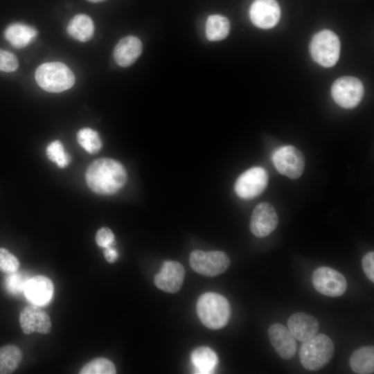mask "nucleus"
Masks as SVG:
<instances>
[{"mask_svg":"<svg viewBox=\"0 0 374 374\" xmlns=\"http://www.w3.org/2000/svg\"><path fill=\"white\" fill-rule=\"evenodd\" d=\"M87 184L94 193L109 195L118 192L126 183L127 172L119 161L109 158L93 161L87 168Z\"/></svg>","mask_w":374,"mask_h":374,"instance_id":"nucleus-1","label":"nucleus"},{"mask_svg":"<svg viewBox=\"0 0 374 374\" xmlns=\"http://www.w3.org/2000/svg\"><path fill=\"white\" fill-rule=\"evenodd\" d=\"M197 313L206 327L217 330L228 323L231 309L228 300L224 296L215 292H206L198 299Z\"/></svg>","mask_w":374,"mask_h":374,"instance_id":"nucleus-2","label":"nucleus"},{"mask_svg":"<svg viewBox=\"0 0 374 374\" xmlns=\"http://www.w3.org/2000/svg\"><path fill=\"white\" fill-rule=\"evenodd\" d=\"M335 346L331 339L325 334H318L303 341L299 350L303 366L309 371H318L332 358Z\"/></svg>","mask_w":374,"mask_h":374,"instance_id":"nucleus-3","label":"nucleus"},{"mask_svg":"<svg viewBox=\"0 0 374 374\" xmlns=\"http://www.w3.org/2000/svg\"><path fill=\"white\" fill-rule=\"evenodd\" d=\"M35 78L42 89L53 93L67 90L75 83L73 73L66 65L59 62L41 64L36 69Z\"/></svg>","mask_w":374,"mask_h":374,"instance_id":"nucleus-4","label":"nucleus"},{"mask_svg":"<svg viewBox=\"0 0 374 374\" xmlns=\"http://www.w3.org/2000/svg\"><path fill=\"white\" fill-rule=\"evenodd\" d=\"M310 50L315 62L324 67H331L339 60L340 42L334 32L323 30L312 37Z\"/></svg>","mask_w":374,"mask_h":374,"instance_id":"nucleus-5","label":"nucleus"},{"mask_svg":"<svg viewBox=\"0 0 374 374\" xmlns=\"http://www.w3.org/2000/svg\"><path fill=\"white\" fill-rule=\"evenodd\" d=\"M190 265L197 273L209 277L218 276L227 270L230 259L224 252L195 250L190 255Z\"/></svg>","mask_w":374,"mask_h":374,"instance_id":"nucleus-6","label":"nucleus"},{"mask_svg":"<svg viewBox=\"0 0 374 374\" xmlns=\"http://www.w3.org/2000/svg\"><path fill=\"white\" fill-rule=\"evenodd\" d=\"M271 160L277 171L290 179L300 177L305 168L303 152L293 145L277 148L272 154Z\"/></svg>","mask_w":374,"mask_h":374,"instance_id":"nucleus-7","label":"nucleus"},{"mask_svg":"<svg viewBox=\"0 0 374 374\" xmlns=\"http://www.w3.org/2000/svg\"><path fill=\"white\" fill-rule=\"evenodd\" d=\"M269 181L267 170L260 166L252 167L242 172L236 179L234 190L243 199H251L262 194Z\"/></svg>","mask_w":374,"mask_h":374,"instance_id":"nucleus-8","label":"nucleus"},{"mask_svg":"<svg viewBox=\"0 0 374 374\" xmlns=\"http://www.w3.org/2000/svg\"><path fill=\"white\" fill-rule=\"evenodd\" d=\"M331 92L333 100L338 105L351 109L355 107L362 100L364 88L357 78L344 76L333 83Z\"/></svg>","mask_w":374,"mask_h":374,"instance_id":"nucleus-9","label":"nucleus"},{"mask_svg":"<svg viewBox=\"0 0 374 374\" xmlns=\"http://www.w3.org/2000/svg\"><path fill=\"white\" fill-rule=\"evenodd\" d=\"M312 282L317 291L331 297L343 295L347 289L345 277L328 267H320L315 269L312 275Z\"/></svg>","mask_w":374,"mask_h":374,"instance_id":"nucleus-10","label":"nucleus"},{"mask_svg":"<svg viewBox=\"0 0 374 374\" xmlns=\"http://www.w3.org/2000/svg\"><path fill=\"white\" fill-rule=\"evenodd\" d=\"M278 217L275 208L268 202L257 204L251 215L249 228L258 238H265L277 227Z\"/></svg>","mask_w":374,"mask_h":374,"instance_id":"nucleus-11","label":"nucleus"},{"mask_svg":"<svg viewBox=\"0 0 374 374\" xmlns=\"http://www.w3.org/2000/svg\"><path fill=\"white\" fill-rule=\"evenodd\" d=\"M280 9L276 0H254L249 8V17L257 27L267 29L279 21Z\"/></svg>","mask_w":374,"mask_h":374,"instance_id":"nucleus-12","label":"nucleus"},{"mask_svg":"<svg viewBox=\"0 0 374 374\" xmlns=\"http://www.w3.org/2000/svg\"><path fill=\"white\" fill-rule=\"evenodd\" d=\"M185 270L177 261H165L160 271L155 275L154 282L160 290L167 293L177 292L184 282Z\"/></svg>","mask_w":374,"mask_h":374,"instance_id":"nucleus-13","label":"nucleus"},{"mask_svg":"<svg viewBox=\"0 0 374 374\" xmlns=\"http://www.w3.org/2000/svg\"><path fill=\"white\" fill-rule=\"evenodd\" d=\"M19 323L25 334H30L33 332L48 334L52 327L48 314L39 306L33 304L25 307L21 310Z\"/></svg>","mask_w":374,"mask_h":374,"instance_id":"nucleus-14","label":"nucleus"},{"mask_svg":"<svg viewBox=\"0 0 374 374\" xmlns=\"http://www.w3.org/2000/svg\"><path fill=\"white\" fill-rule=\"evenodd\" d=\"M269 339L278 355L284 359H292L296 351V341L290 330L281 323L268 329Z\"/></svg>","mask_w":374,"mask_h":374,"instance_id":"nucleus-15","label":"nucleus"},{"mask_svg":"<svg viewBox=\"0 0 374 374\" xmlns=\"http://www.w3.org/2000/svg\"><path fill=\"white\" fill-rule=\"evenodd\" d=\"M53 292L52 281L48 277L41 275L29 278L24 291L27 300L31 304L38 306L47 305L51 301Z\"/></svg>","mask_w":374,"mask_h":374,"instance_id":"nucleus-16","label":"nucleus"},{"mask_svg":"<svg viewBox=\"0 0 374 374\" xmlns=\"http://www.w3.org/2000/svg\"><path fill=\"white\" fill-rule=\"evenodd\" d=\"M287 326L294 338L303 342L315 336L319 329V323L313 316L301 312L290 317Z\"/></svg>","mask_w":374,"mask_h":374,"instance_id":"nucleus-17","label":"nucleus"},{"mask_svg":"<svg viewBox=\"0 0 374 374\" xmlns=\"http://www.w3.org/2000/svg\"><path fill=\"white\" fill-rule=\"evenodd\" d=\"M142 52V43L134 36L121 39L114 48V57L116 63L123 67L132 64Z\"/></svg>","mask_w":374,"mask_h":374,"instance_id":"nucleus-18","label":"nucleus"},{"mask_svg":"<svg viewBox=\"0 0 374 374\" xmlns=\"http://www.w3.org/2000/svg\"><path fill=\"white\" fill-rule=\"evenodd\" d=\"M37 30L21 23H13L5 29L6 39L16 48H21L28 45L36 37Z\"/></svg>","mask_w":374,"mask_h":374,"instance_id":"nucleus-19","label":"nucleus"},{"mask_svg":"<svg viewBox=\"0 0 374 374\" xmlns=\"http://www.w3.org/2000/svg\"><path fill=\"white\" fill-rule=\"evenodd\" d=\"M351 369L358 374H371L374 371V348L361 347L351 354L349 359Z\"/></svg>","mask_w":374,"mask_h":374,"instance_id":"nucleus-20","label":"nucleus"},{"mask_svg":"<svg viewBox=\"0 0 374 374\" xmlns=\"http://www.w3.org/2000/svg\"><path fill=\"white\" fill-rule=\"evenodd\" d=\"M66 31L73 39L80 42H87L91 39L94 33V25L92 19L87 15H75L69 22Z\"/></svg>","mask_w":374,"mask_h":374,"instance_id":"nucleus-21","label":"nucleus"},{"mask_svg":"<svg viewBox=\"0 0 374 374\" xmlns=\"http://www.w3.org/2000/svg\"><path fill=\"white\" fill-rule=\"evenodd\" d=\"M191 362L195 373L208 374L215 371L218 359L216 353L211 348L202 346L193 351Z\"/></svg>","mask_w":374,"mask_h":374,"instance_id":"nucleus-22","label":"nucleus"},{"mask_svg":"<svg viewBox=\"0 0 374 374\" xmlns=\"http://www.w3.org/2000/svg\"><path fill=\"white\" fill-rule=\"evenodd\" d=\"M230 23L227 18L220 15H210L206 23V35L210 41H220L228 35Z\"/></svg>","mask_w":374,"mask_h":374,"instance_id":"nucleus-23","label":"nucleus"},{"mask_svg":"<svg viewBox=\"0 0 374 374\" xmlns=\"http://www.w3.org/2000/svg\"><path fill=\"white\" fill-rule=\"evenodd\" d=\"M22 358L21 350L16 346L0 348V374L12 373L18 367Z\"/></svg>","mask_w":374,"mask_h":374,"instance_id":"nucleus-24","label":"nucleus"},{"mask_svg":"<svg viewBox=\"0 0 374 374\" xmlns=\"http://www.w3.org/2000/svg\"><path fill=\"white\" fill-rule=\"evenodd\" d=\"M77 141L79 145L90 154L98 152L102 148L98 133L89 127L80 129L78 132Z\"/></svg>","mask_w":374,"mask_h":374,"instance_id":"nucleus-25","label":"nucleus"},{"mask_svg":"<svg viewBox=\"0 0 374 374\" xmlns=\"http://www.w3.org/2000/svg\"><path fill=\"white\" fill-rule=\"evenodd\" d=\"M116 373L114 364L106 358H96L86 364L80 369V374H114Z\"/></svg>","mask_w":374,"mask_h":374,"instance_id":"nucleus-26","label":"nucleus"},{"mask_svg":"<svg viewBox=\"0 0 374 374\" xmlns=\"http://www.w3.org/2000/svg\"><path fill=\"white\" fill-rule=\"evenodd\" d=\"M48 159L61 168L66 167L71 162V157L64 150L62 143L55 140L52 141L46 150Z\"/></svg>","mask_w":374,"mask_h":374,"instance_id":"nucleus-27","label":"nucleus"},{"mask_svg":"<svg viewBox=\"0 0 374 374\" xmlns=\"http://www.w3.org/2000/svg\"><path fill=\"white\" fill-rule=\"evenodd\" d=\"M29 277L24 273L17 271L8 273L5 278V287L8 293L18 295L24 291Z\"/></svg>","mask_w":374,"mask_h":374,"instance_id":"nucleus-28","label":"nucleus"},{"mask_svg":"<svg viewBox=\"0 0 374 374\" xmlns=\"http://www.w3.org/2000/svg\"><path fill=\"white\" fill-rule=\"evenodd\" d=\"M18 259L9 251L0 247V271L8 274L18 270Z\"/></svg>","mask_w":374,"mask_h":374,"instance_id":"nucleus-29","label":"nucleus"},{"mask_svg":"<svg viewBox=\"0 0 374 374\" xmlns=\"http://www.w3.org/2000/svg\"><path fill=\"white\" fill-rule=\"evenodd\" d=\"M19 66L17 57L12 53L0 49V71L4 72H13Z\"/></svg>","mask_w":374,"mask_h":374,"instance_id":"nucleus-30","label":"nucleus"},{"mask_svg":"<svg viewBox=\"0 0 374 374\" xmlns=\"http://www.w3.org/2000/svg\"><path fill=\"white\" fill-rule=\"evenodd\" d=\"M96 244L103 248L115 244L114 235L112 230L107 227L100 228L96 234Z\"/></svg>","mask_w":374,"mask_h":374,"instance_id":"nucleus-31","label":"nucleus"},{"mask_svg":"<svg viewBox=\"0 0 374 374\" xmlns=\"http://www.w3.org/2000/svg\"><path fill=\"white\" fill-rule=\"evenodd\" d=\"M363 271L366 277L372 282H374V252L369 251L366 253L362 260Z\"/></svg>","mask_w":374,"mask_h":374,"instance_id":"nucleus-32","label":"nucleus"},{"mask_svg":"<svg viewBox=\"0 0 374 374\" xmlns=\"http://www.w3.org/2000/svg\"><path fill=\"white\" fill-rule=\"evenodd\" d=\"M104 249V256L107 261L109 263L114 262L118 258L117 250L114 246H110Z\"/></svg>","mask_w":374,"mask_h":374,"instance_id":"nucleus-33","label":"nucleus"},{"mask_svg":"<svg viewBox=\"0 0 374 374\" xmlns=\"http://www.w3.org/2000/svg\"><path fill=\"white\" fill-rule=\"evenodd\" d=\"M88 1H91V2H94V3H96V2L103 1H104V0H88Z\"/></svg>","mask_w":374,"mask_h":374,"instance_id":"nucleus-34","label":"nucleus"}]
</instances>
